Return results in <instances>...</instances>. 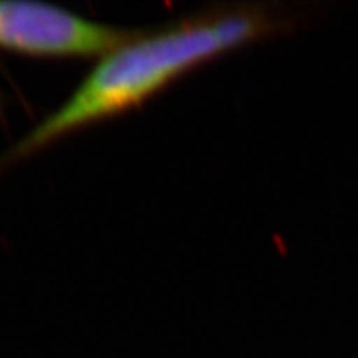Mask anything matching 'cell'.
Masks as SVG:
<instances>
[{
    "label": "cell",
    "instance_id": "7a4b0ae2",
    "mask_svg": "<svg viewBox=\"0 0 358 358\" xmlns=\"http://www.w3.org/2000/svg\"><path fill=\"white\" fill-rule=\"evenodd\" d=\"M140 34L50 3L0 0V50L15 55L100 60Z\"/></svg>",
    "mask_w": 358,
    "mask_h": 358
},
{
    "label": "cell",
    "instance_id": "6da1fadb",
    "mask_svg": "<svg viewBox=\"0 0 358 358\" xmlns=\"http://www.w3.org/2000/svg\"><path fill=\"white\" fill-rule=\"evenodd\" d=\"M307 13L277 2L213 7L143 32L96 60L58 108L0 155V171L70 136L124 115L192 70L250 43L290 32Z\"/></svg>",
    "mask_w": 358,
    "mask_h": 358
}]
</instances>
